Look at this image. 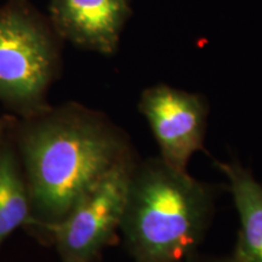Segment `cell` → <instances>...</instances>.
Masks as SVG:
<instances>
[{
    "label": "cell",
    "mask_w": 262,
    "mask_h": 262,
    "mask_svg": "<svg viewBox=\"0 0 262 262\" xmlns=\"http://www.w3.org/2000/svg\"><path fill=\"white\" fill-rule=\"evenodd\" d=\"M214 210V186L160 157L136 160L119 231L134 262H185L194 256Z\"/></svg>",
    "instance_id": "cell-2"
},
{
    "label": "cell",
    "mask_w": 262,
    "mask_h": 262,
    "mask_svg": "<svg viewBox=\"0 0 262 262\" xmlns=\"http://www.w3.org/2000/svg\"><path fill=\"white\" fill-rule=\"evenodd\" d=\"M34 226L24 170L14 147L0 145V245L22 225Z\"/></svg>",
    "instance_id": "cell-8"
},
{
    "label": "cell",
    "mask_w": 262,
    "mask_h": 262,
    "mask_svg": "<svg viewBox=\"0 0 262 262\" xmlns=\"http://www.w3.org/2000/svg\"><path fill=\"white\" fill-rule=\"evenodd\" d=\"M139 111L155 136L160 158L187 171L189 160L204 143L209 113L205 98L158 84L141 94Z\"/></svg>",
    "instance_id": "cell-5"
},
{
    "label": "cell",
    "mask_w": 262,
    "mask_h": 262,
    "mask_svg": "<svg viewBox=\"0 0 262 262\" xmlns=\"http://www.w3.org/2000/svg\"><path fill=\"white\" fill-rule=\"evenodd\" d=\"M136 158L120 163L78 201L49 234L62 262H95L117 241Z\"/></svg>",
    "instance_id": "cell-4"
},
{
    "label": "cell",
    "mask_w": 262,
    "mask_h": 262,
    "mask_svg": "<svg viewBox=\"0 0 262 262\" xmlns=\"http://www.w3.org/2000/svg\"><path fill=\"white\" fill-rule=\"evenodd\" d=\"M131 14L130 0H51L50 24L61 39L112 55Z\"/></svg>",
    "instance_id": "cell-6"
},
{
    "label": "cell",
    "mask_w": 262,
    "mask_h": 262,
    "mask_svg": "<svg viewBox=\"0 0 262 262\" xmlns=\"http://www.w3.org/2000/svg\"><path fill=\"white\" fill-rule=\"evenodd\" d=\"M215 165L228 180L239 216L233 255L242 262H262V183L237 160L215 162Z\"/></svg>",
    "instance_id": "cell-7"
},
{
    "label": "cell",
    "mask_w": 262,
    "mask_h": 262,
    "mask_svg": "<svg viewBox=\"0 0 262 262\" xmlns=\"http://www.w3.org/2000/svg\"><path fill=\"white\" fill-rule=\"evenodd\" d=\"M60 37L27 0L0 8V100L25 118L47 111L60 71Z\"/></svg>",
    "instance_id": "cell-3"
},
{
    "label": "cell",
    "mask_w": 262,
    "mask_h": 262,
    "mask_svg": "<svg viewBox=\"0 0 262 262\" xmlns=\"http://www.w3.org/2000/svg\"><path fill=\"white\" fill-rule=\"evenodd\" d=\"M185 262H242L239 261L234 255L228 257H217V258H196L195 256H192L191 258H188L187 261Z\"/></svg>",
    "instance_id": "cell-9"
},
{
    "label": "cell",
    "mask_w": 262,
    "mask_h": 262,
    "mask_svg": "<svg viewBox=\"0 0 262 262\" xmlns=\"http://www.w3.org/2000/svg\"><path fill=\"white\" fill-rule=\"evenodd\" d=\"M18 147L34 226L48 233L107 172L135 157L119 126L78 103L26 118Z\"/></svg>",
    "instance_id": "cell-1"
},
{
    "label": "cell",
    "mask_w": 262,
    "mask_h": 262,
    "mask_svg": "<svg viewBox=\"0 0 262 262\" xmlns=\"http://www.w3.org/2000/svg\"><path fill=\"white\" fill-rule=\"evenodd\" d=\"M9 124H10V122L8 119H3V118L0 119V145H2V139L4 137L5 131L8 130Z\"/></svg>",
    "instance_id": "cell-10"
}]
</instances>
